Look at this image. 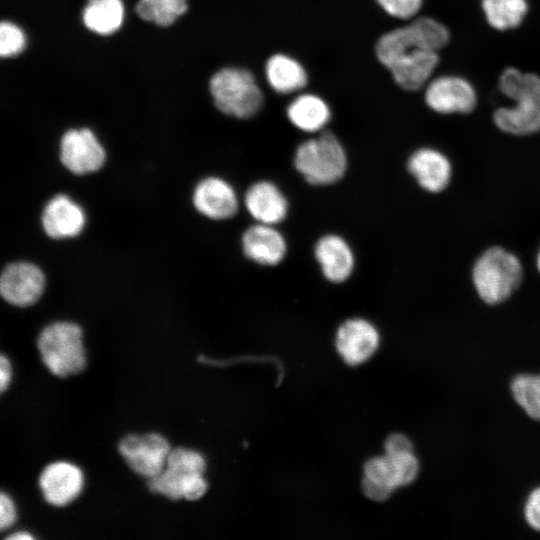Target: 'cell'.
<instances>
[{
  "mask_svg": "<svg viewBox=\"0 0 540 540\" xmlns=\"http://www.w3.org/2000/svg\"><path fill=\"white\" fill-rule=\"evenodd\" d=\"M501 92L515 102L494 114L495 124L515 135H527L540 130V77L516 68L506 69L499 81Z\"/></svg>",
  "mask_w": 540,
  "mask_h": 540,
  "instance_id": "1",
  "label": "cell"
},
{
  "mask_svg": "<svg viewBox=\"0 0 540 540\" xmlns=\"http://www.w3.org/2000/svg\"><path fill=\"white\" fill-rule=\"evenodd\" d=\"M37 346L44 365L55 376L65 378L86 367L83 332L75 323L60 321L46 326Z\"/></svg>",
  "mask_w": 540,
  "mask_h": 540,
  "instance_id": "2",
  "label": "cell"
},
{
  "mask_svg": "<svg viewBox=\"0 0 540 540\" xmlns=\"http://www.w3.org/2000/svg\"><path fill=\"white\" fill-rule=\"evenodd\" d=\"M294 165L310 184L329 185L344 176L347 156L339 140L328 131L301 143L295 152Z\"/></svg>",
  "mask_w": 540,
  "mask_h": 540,
  "instance_id": "3",
  "label": "cell"
},
{
  "mask_svg": "<svg viewBox=\"0 0 540 540\" xmlns=\"http://www.w3.org/2000/svg\"><path fill=\"white\" fill-rule=\"evenodd\" d=\"M209 89L218 110L237 118H250L262 107L263 95L253 75L240 68H223L210 79Z\"/></svg>",
  "mask_w": 540,
  "mask_h": 540,
  "instance_id": "4",
  "label": "cell"
},
{
  "mask_svg": "<svg viewBox=\"0 0 540 540\" xmlns=\"http://www.w3.org/2000/svg\"><path fill=\"white\" fill-rule=\"evenodd\" d=\"M521 276V265L517 257L498 247L487 250L473 269L476 290L489 304L507 299L519 285Z\"/></svg>",
  "mask_w": 540,
  "mask_h": 540,
  "instance_id": "5",
  "label": "cell"
},
{
  "mask_svg": "<svg viewBox=\"0 0 540 540\" xmlns=\"http://www.w3.org/2000/svg\"><path fill=\"white\" fill-rule=\"evenodd\" d=\"M449 32L432 18H419L411 24L389 31L377 42L376 54L384 66L400 55L417 49L437 51L447 44Z\"/></svg>",
  "mask_w": 540,
  "mask_h": 540,
  "instance_id": "6",
  "label": "cell"
},
{
  "mask_svg": "<svg viewBox=\"0 0 540 540\" xmlns=\"http://www.w3.org/2000/svg\"><path fill=\"white\" fill-rule=\"evenodd\" d=\"M170 451L169 442L158 433L130 434L119 443V452L128 466L148 479L163 471Z\"/></svg>",
  "mask_w": 540,
  "mask_h": 540,
  "instance_id": "7",
  "label": "cell"
},
{
  "mask_svg": "<svg viewBox=\"0 0 540 540\" xmlns=\"http://www.w3.org/2000/svg\"><path fill=\"white\" fill-rule=\"evenodd\" d=\"M60 159L72 173L83 175L102 167L105 151L90 129H70L61 138Z\"/></svg>",
  "mask_w": 540,
  "mask_h": 540,
  "instance_id": "8",
  "label": "cell"
},
{
  "mask_svg": "<svg viewBox=\"0 0 540 540\" xmlns=\"http://www.w3.org/2000/svg\"><path fill=\"white\" fill-rule=\"evenodd\" d=\"M45 287L44 274L39 267L28 262L8 265L0 278V292L10 304L26 307L34 304Z\"/></svg>",
  "mask_w": 540,
  "mask_h": 540,
  "instance_id": "9",
  "label": "cell"
},
{
  "mask_svg": "<svg viewBox=\"0 0 540 540\" xmlns=\"http://www.w3.org/2000/svg\"><path fill=\"white\" fill-rule=\"evenodd\" d=\"M83 485L81 469L66 461L47 465L39 477V486L45 501L57 507L74 501L80 495Z\"/></svg>",
  "mask_w": 540,
  "mask_h": 540,
  "instance_id": "10",
  "label": "cell"
},
{
  "mask_svg": "<svg viewBox=\"0 0 540 540\" xmlns=\"http://www.w3.org/2000/svg\"><path fill=\"white\" fill-rule=\"evenodd\" d=\"M428 106L438 113H468L476 105L472 85L457 76H443L432 81L426 89Z\"/></svg>",
  "mask_w": 540,
  "mask_h": 540,
  "instance_id": "11",
  "label": "cell"
},
{
  "mask_svg": "<svg viewBox=\"0 0 540 540\" xmlns=\"http://www.w3.org/2000/svg\"><path fill=\"white\" fill-rule=\"evenodd\" d=\"M378 344L377 329L364 319H349L337 331V350L350 365L365 362L376 351Z\"/></svg>",
  "mask_w": 540,
  "mask_h": 540,
  "instance_id": "12",
  "label": "cell"
},
{
  "mask_svg": "<svg viewBox=\"0 0 540 540\" xmlns=\"http://www.w3.org/2000/svg\"><path fill=\"white\" fill-rule=\"evenodd\" d=\"M195 208L214 220H224L234 216L238 210V197L234 188L218 177L203 179L193 193Z\"/></svg>",
  "mask_w": 540,
  "mask_h": 540,
  "instance_id": "13",
  "label": "cell"
},
{
  "mask_svg": "<svg viewBox=\"0 0 540 540\" xmlns=\"http://www.w3.org/2000/svg\"><path fill=\"white\" fill-rule=\"evenodd\" d=\"M275 225L257 223L242 236V248L247 258L260 265L273 266L286 255V240Z\"/></svg>",
  "mask_w": 540,
  "mask_h": 540,
  "instance_id": "14",
  "label": "cell"
},
{
  "mask_svg": "<svg viewBox=\"0 0 540 540\" xmlns=\"http://www.w3.org/2000/svg\"><path fill=\"white\" fill-rule=\"evenodd\" d=\"M244 205L257 223L276 225L288 212V202L282 191L270 181L252 184L244 195Z\"/></svg>",
  "mask_w": 540,
  "mask_h": 540,
  "instance_id": "15",
  "label": "cell"
},
{
  "mask_svg": "<svg viewBox=\"0 0 540 540\" xmlns=\"http://www.w3.org/2000/svg\"><path fill=\"white\" fill-rule=\"evenodd\" d=\"M86 221L83 209L67 195H56L45 206L42 225L48 236L63 239L78 235Z\"/></svg>",
  "mask_w": 540,
  "mask_h": 540,
  "instance_id": "16",
  "label": "cell"
},
{
  "mask_svg": "<svg viewBox=\"0 0 540 540\" xmlns=\"http://www.w3.org/2000/svg\"><path fill=\"white\" fill-rule=\"evenodd\" d=\"M314 254L323 275L331 282H344L353 272V251L339 235L327 234L321 237L315 245Z\"/></svg>",
  "mask_w": 540,
  "mask_h": 540,
  "instance_id": "17",
  "label": "cell"
},
{
  "mask_svg": "<svg viewBox=\"0 0 540 540\" xmlns=\"http://www.w3.org/2000/svg\"><path fill=\"white\" fill-rule=\"evenodd\" d=\"M437 51L417 49L402 54L387 68L396 83L405 90H417L429 79L438 64Z\"/></svg>",
  "mask_w": 540,
  "mask_h": 540,
  "instance_id": "18",
  "label": "cell"
},
{
  "mask_svg": "<svg viewBox=\"0 0 540 540\" xmlns=\"http://www.w3.org/2000/svg\"><path fill=\"white\" fill-rule=\"evenodd\" d=\"M408 169L420 186L430 192H440L450 180L448 159L434 149L423 148L414 152L408 161Z\"/></svg>",
  "mask_w": 540,
  "mask_h": 540,
  "instance_id": "19",
  "label": "cell"
},
{
  "mask_svg": "<svg viewBox=\"0 0 540 540\" xmlns=\"http://www.w3.org/2000/svg\"><path fill=\"white\" fill-rule=\"evenodd\" d=\"M287 116L298 129L305 132H318L329 122L330 109L320 97L302 94L289 104Z\"/></svg>",
  "mask_w": 540,
  "mask_h": 540,
  "instance_id": "20",
  "label": "cell"
},
{
  "mask_svg": "<svg viewBox=\"0 0 540 540\" xmlns=\"http://www.w3.org/2000/svg\"><path fill=\"white\" fill-rule=\"evenodd\" d=\"M85 27L93 33L107 36L115 33L124 20L122 0H88L82 11Z\"/></svg>",
  "mask_w": 540,
  "mask_h": 540,
  "instance_id": "21",
  "label": "cell"
},
{
  "mask_svg": "<svg viewBox=\"0 0 540 540\" xmlns=\"http://www.w3.org/2000/svg\"><path fill=\"white\" fill-rule=\"evenodd\" d=\"M265 72L269 85L278 93L298 91L307 82V74L302 65L283 54L272 56L266 63Z\"/></svg>",
  "mask_w": 540,
  "mask_h": 540,
  "instance_id": "22",
  "label": "cell"
},
{
  "mask_svg": "<svg viewBox=\"0 0 540 540\" xmlns=\"http://www.w3.org/2000/svg\"><path fill=\"white\" fill-rule=\"evenodd\" d=\"M482 9L492 27L507 30L520 25L528 5L526 0H482Z\"/></svg>",
  "mask_w": 540,
  "mask_h": 540,
  "instance_id": "23",
  "label": "cell"
},
{
  "mask_svg": "<svg viewBox=\"0 0 540 540\" xmlns=\"http://www.w3.org/2000/svg\"><path fill=\"white\" fill-rule=\"evenodd\" d=\"M187 9V0H138L135 7L142 20L161 27L172 25Z\"/></svg>",
  "mask_w": 540,
  "mask_h": 540,
  "instance_id": "24",
  "label": "cell"
},
{
  "mask_svg": "<svg viewBox=\"0 0 540 540\" xmlns=\"http://www.w3.org/2000/svg\"><path fill=\"white\" fill-rule=\"evenodd\" d=\"M511 391L515 401L526 414L534 420H540V378L531 374H519L511 382Z\"/></svg>",
  "mask_w": 540,
  "mask_h": 540,
  "instance_id": "25",
  "label": "cell"
},
{
  "mask_svg": "<svg viewBox=\"0 0 540 540\" xmlns=\"http://www.w3.org/2000/svg\"><path fill=\"white\" fill-rule=\"evenodd\" d=\"M166 466L187 473L203 474L206 468L204 457L197 451L178 447L171 449Z\"/></svg>",
  "mask_w": 540,
  "mask_h": 540,
  "instance_id": "26",
  "label": "cell"
},
{
  "mask_svg": "<svg viewBox=\"0 0 540 540\" xmlns=\"http://www.w3.org/2000/svg\"><path fill=\"white\" fill-rule=\"evenodd\" d=\"M26 46V36L16 24L3 20L0 24V55L9 58L20 54Z\"/></svg>",
  "mask_w": 540,
  "mask_h": 540,
  "instance_id": "27",
  "label": "cell"
},
{
  "mask_svg": "<svg viewBox=\"0 0 540 540\" xmlns=\"http://www.w3.org/2000/svg\"><path fill=\"white\" fill-rule=\"evenodd\" d=\"M387 455L398 487L408 485L415 480L419 472V462L413 452Z\"/></svg>",
  "mask_w": 540,
  "mask_h": 540,
  "instance_id": "28",
  "label": "cell"
},
{
  "mask_svg": "<svg viewBox=\"0 0 540 540\" xmlns=\"http://www.w3.org/2000/svg\"><path fill=\"white\" fill-rule=\"evenodd\" d=\"M364 477L393 491L398 487L387 454L368 460L364 466Z\"/></svg>",
  "mask_w": 540,
  "mask_h": 540,
  "instance_id": "29",
  "label": "cell"
},
{
  "mask_svg": "<svg viewBox=\"0 0 540 540\" xmlns=\"http://www.w3.org/2000/svg\"><path fill=\"white\" fill-rule=\"evenodd\" d=\"M391 16L407 19L414 16L422 5V0H377Z\"/></svg>",
  "mask_w": 540,
  "mask_h": 540,
  "instance_id": "30",
  "label": "cell"
},
{
  "mask_svg": "<svg viewBox=\"0 0 540 540\" xmlns=\"http://www.w3.org/2000/svg\"><path fill=\"white\" fill-rule=\"evenodd\" d=\"M523 512L527 524L532 529L540 531V487L529 494Z\"/></svg>",
  "mask_w": 540,
  "mask_h": 540,
  "instance_id": "31",
  "label": "cell"
},
{
  "mask_svg": "<svg viewBox=\"0 0 540 540\" xmlns=\"http://www.w3.org/2000/svg\"><path fill=\"white\" fill-rule=\"evenodd\" d=\"M17 512L13 500L4 492L0 495V529L5 531L13 526Z\"/></svg>",
  "mask_w": 540,
  "mask_h": 540,
  "instance_id": "32",
  "label": "cell"
},
{
  "mask_svg": "<svg viewBox=\"0 0 540 540\" xmlns=\"http://www.w3.org/2000/svg\"><path fill=\"white\" fill-rule=\"evenodd\" d=\"M384 446L386 454L391 455L412 452L413 450L410 439L406 435L400 433L390 435L386 439Z\"/></svg>",
  "mask_w": 540,
  "mask_h": 540,
  "instance_id": "33",
  "label": "cell"
},
{
  "mask_svg": "<svg viewBox=\"0 0 540 540\" xmlns=\"http://www.w3.org/2000/svg\"><path fill=\"white\" fill-rule=\"evenodd\" d=\"M362 490L371 500L384 501L389 498L393 490L389 487L380 485L364 477L362 481Z\"/></svg>",
  "mask_w": 540,
  "mask_h": 540,
  "instance_id": "34",
  "label": "cell"
},
{
  "mask_svg": "<svg viewBox=\"0 0 540 540\" xmlns=\"http://www.w3.org/2000/svg\"><path fill=\"white\" fill-rule=\"evenodd\" d=\"M12 369L10 361L5 355L0 357V389L1 392H4L11 381Z\"/></svg>",
  "mask_w": 540,
  "mask_h": 540,
  "instance_id": "35",
  "label": "cell"
},
{
  "mask_svg": "<svg viewBox=\"0 0 540 540\" xmlns=\"http://www.w3.org/2000/svg\"><path fill=\"white\" fill-rule=\"evenodd\" d=\"M33 538L34 537L31 534H29L28 532H23V531L13 533L12 535L7 537V539L9 540H29Z\"/></svg>",
  "mask_w": 540,
  "mask_h": 540,
  "instance_id": "36",
  "label": "cell"
},
{
  "mask_svg": "<svg viewBox=\"0 0 540 540\" xmlns=\"http://www.w3.org/2000/svg\"><path fill=\"white\" fill-rule=\"evenodd\" d=\"M538 269L540 271V252L538 254V260H537Z\"/></svg>",
  "mask_w": 540,
  "mask_h": 540,
  "instance_id": "37",
  "label": "cell"
},
{
  "mask_svg": "<svg viewBox=\"0 0 540 540\" xmlns=\"http://www.w3.org/2000/svg\"><path fill=\"white\" fill-rule=\"evenodd\" d=\"M539 378H540V375H539Z\"/></svg>",
  "mask_w": 540,
  "mask_h": 540,
  "instance_id": "38",
  "label": "cell"
}]
</instances>
